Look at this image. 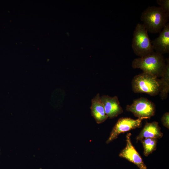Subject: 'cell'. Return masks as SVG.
I'll use <instances>...</instances> for the list:
<instances>
[{"label": "cell", "instance_id": "cell-1", "mask_svg": "<svg viewBox=\"0 0 169 169\" xmlns=\"http://www.w3.org/2000/svg\"><path fill=\"white\" fill-rule=\"evenodd\" d=\"M166 64V59L163 55L154 51L146 56L134 59L132 66L133 69H140L143 72L158 78L161 76Z\"/></svg>", "mask_w": 169, "mask_h": 169}, {"label": "cell", "instance_id": "cell-2", "mask_svg": "<svg viewBox=\"0 0 169 169\" xmlns=\"http://www.w3.org/2000/svg\"><path fill=\"white\" fill-rule=\"evenodd\" d=\"M169 15L162 8L150 6L142 13L141 20L148 32L153 33H160L168 23Z\"/></svg>", "mask_w": 169, "mask_h": 169}, {"label": "cell", "instance_id": "cell-3", "mask_svg": "<svg viewBox=\"0 0 169 169\" xmlns=\"http://www.w3.org/2000/svg\"><path fill=\"white\" fill-rule=\"evenodd\" d=\"M132 87L135 93H145L155 96L160 92V79L143 72L134 77L132 81Z\"/></svg>", "mask_w": 169, "mask_h": 169}, {"label": "cell", "instance_id": "cell-4", "mask_svg": "<svg viewBox=\"0 0 169 169\" xmlns=\"http://www.w3.org/2000/svg\"><path fill=\"white\" fill-rule=\"evenodd\" d=\"M147 32L143 24L138 23L133 32L132 47L134 53L139 57L154 52Z\"/></svg>", "mask_w": 169, "mask_h": 169}, {"label": "cell", "instance_id": "cell-5", "mask_svg": "<svg viewBox=\"0 0 169 169\" xmlns=\"http://www.w3.org/2000/svg\"><path fill=\"white\" fill-rule=\"evenodd\" d=\"M127 111L132 113L138 118L150 119L155 115L154 104L148 99L141 97L135 100L132 103L126 106Z\"/></svg>", "mask_w": 169, "mask_h": 169}, {"label": "cell", "instance_id": "cell-6", "mask_svg": "<svg viewBox=\"0 0 169 169\" xmlns=\"http://www.w3.org/2000/svg\"><path fill=\"white\" fill-rule=\"evenodd\" d=\"M143 120L140 118L134 119L128 117L119 118L113 127L106 143L108 144L116 139L121 133L141 127Z\"/></svg>", "mask_w": 169, "mask_h": 169}, {"label": "cell", "instance_id": "cell-7", "mask_svg": "<svg viewBox=\"0 0 169 169\" xmlns=\"http://www.w3.org/2000/svg\"><path fill=\"white\" fill-rule=\"evenodd\" d=\"M131 135L130 133H127L126 146L121 151L119 156L120 157L125 159L134 163L139 169H146V164L132 144L131 138Z\"/></svg>", "mask_w": 169, "mask_h": 169}, {"label": "cell", "instance_id": "cell-8", "mask_svg": "<svg viewBox=\"0 0 169 169\" xmlns=\"http://www.w3.org/2000/svg\"><path fill=\"white\" fill-rule=\"evenodd\" d=\"M100 97L108 118H114L123 112V110L117 96L110 97L108 95H103Z\"/></svg>", "mask_w": 169, "mask_h": 169}, {"label": "cell", "instance_id": "cell-9", "mask_svg": "<svg viewBox=\"0 0 169 169\" xmlns=\"http://www.w3.org/2000/svg\"><path fill=\"white\" fill-rule=\"evenodd\" d=\"M158 37L151 41L154 51L162 55L169 52V23L160 33Z\"/></svg>", "mask_w": 169, "mask_h": 169}, {"label": "cell", "instance_id": "cell-10", "mask_svg": "<svg viewBox=\"0 0 169 169\" xmlns=\"http://www.w3.org/2000/svg\"><path fill=\"white\" fill-rule=\"evenodd\" d=\"M163 136L159 123L156 121L146 123L143 129L136 137L137 141L146 138L160 139Z\"/></svg>", "mask_w": 169, "mask_h": 169}, {"label": "cell", "instance_id": "cell-11", "mask_svg": "<svg viewBox=\"0 0 169 169\" xmlns=\"http://www.w3.org/2000/svg\"><path fill=\"white\" fill-rule=\"evenodd\" d=\"M90 108L91 115L97 123H102L108 119L99 94H97L92 99Z\"/></svg>", "mask_w": 169, "mask_h": 169}, {"label": "cell", "instance_id": "cell-12", "mask_svg": "<svg viewBox=\"0 0 169 169\" xmlns=\"http://www.w3.org/2000/svg\"><path fill=\"white\" fill-rule=\"evenodd\" d=\"M166 66L160 79V95L161 99H166L169 92V60L166 59Z\"/></svg>", "mask_w": 169, "mask_h": 169}, {"label": "cell", "instance_id": "cell-13", "mask_svg": "<svg viewBox=\"0 0 169 169\" xmlns=\"http://www.w3.org/2000/svg\"><path fill=\"white\" fill-rule=\"evenodd\" d=\"M157 140V139L156 138H146L141 141L143 147L144 156H147L156 150Z\"/></svg>", "mask_w": 169, "mask_h": 169}, {"label": "cell", "instance_id": "cell-14", "mask_svg": "<svg viewBox=\"0 0 169 169\" xmlns=\"http://www.w3.org/2000/svg\"><path fill=\"white\" fill-rule=\"evenodd\" d=\"M157 4L164 10L165 12L169 15V0H157Z\"/></svg>", "mask_w": 169, "mask_h": 169}, {"label": "cell", "instance_id": "cell-15", "mask_svg": "<svg viewBox=\"0 0 169 169\" xmlns=\"http://www.w3.org/2000/svg\"><path fill=\"white\" fill-rule=\"evenodd\" d=\"M161 121L162 125L168 129L169 128V113H165L162 116Z\"/></svg>", "mask_w": 169, "mask_h": 169}]
</instances>
